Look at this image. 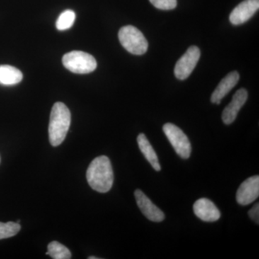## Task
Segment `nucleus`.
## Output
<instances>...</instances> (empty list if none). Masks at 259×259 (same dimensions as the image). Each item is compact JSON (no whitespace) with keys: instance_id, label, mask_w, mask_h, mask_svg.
<instances>
[{"instance_id":"f257e3e1","label":"nucleus","mask_w":259,"mask_h":259,"mask_svg":"<svg viewBox=\"0 0 259 259\" xmlns=\"http://www.w3.org/2000/svg\"><path fill=\"white\" fill-rule=\"evenodd\" d=\"M87 180L92 189L100 193L111 190L114 174L109 158L105 156L95 158L88 167Z\"/></svg>"},{"instance_id":"f03ea898","label":"nucleus","mask_w":259,"mask_h":259,"mask_svg":"<svg viewBox=\"0 0 259 259\" xmlns=\"http://www.w3.org/2000/svg\"><path fill=\"white\" fill-rule=\"evenodd\" d=\"M71 125V112L62 102H56L51 110L49 122V141L56 147L64 141Z\"/></svg>"},{"instance_id":"7ed1b4c3","label":"nucleus","mask_w":259,"mask_h":259,"mask_svg":"<svg viewBox=\"0 0 259 259\" xmlns=\"http://www.w3.org/2000/svg\"><path fill=\"white\" fill-rule=\"evenodd\" d=\"M118 37L121 45L131 54L143 55L148 51V44L144 34L133 25H126L120 28Z\"/></svg>"},{"instance_id":"20e7f679","label":"nucleus","mask_w":259,"mask_h":259,"mask_svg":"<svg viewBox=\"0 0 259 259\" xmlns=\"http://www.w3.org/2000/svg\"><path fill=\"white\" fill-rule=\"evenodd\" d=\"M63 65L74 74L93 72L97 68V61L93 56L83 51H74L63 56Z\"/></svg>"},{"instance_id":"39448f33","label":"nucleus","mask_w":259,"mask_h":259,"mask_svg":"<svg viewBox=\"0 0 259 259\" xmlns=\"http://www.w3.org/2000/svg\"><path fill=\"white\" fill-rule=\"evenodd\" d=\"M163 131L174 149L181 158L187 159L190 157L192 146L190 140L180 127L175 124L168 122L163 125Z\"/></svg>"},{"instance_id":"423d86ee","label":"nucleus","mask_w":259,"mask_h":259,"mask_svg":"<svg viewBox=\"0 0 259 259\" xmlns=\"http://www.w3.org/2000/svg\"><path fill=\"white\" fill-rule=\"evenodd\" d=\"M200 58V50L198 47H191L177 61L175 68V74L177 79H187L197 66Z\"/></svg>"},{"instance_id":"0eeeda50","label":"nucleus","mask_w":259,"mask_h":259,"mask_svg":"<svg viewBox=\"0 0 259 259\" xmlns=\"http://www.w3.org/2000/svg\"><path fill=\"white\" fill-rule=\"evenodd\" d=\"M259 196V177H250L245 180L238 189L236 200L241 205H248L258 199Z\"/></svg>"},{"instance_id":"6e6552de","label":"nucleus","mask_w":259,"mask_h":259,"mask_svg":"<svg viewBox=\"0 0 259 259\" xmlns=\"http://www.w3.org/2000/svg\"><path fill=\"white\" fill-rule=\"evenodd\" d=\"M259 9V0H245L240 3L230 15V22L240 25L249 20Z\"/></svg>"},{"instance_id":"1a4fd4ad","label":"nucleus","mask_w":259,"mask_h":259,"mask_svg":"<svg viewBox=\"0 0 259 259\" xmlns=\"http://www.w3.org/2000/svg\"><path fill=\"white\" fill-rule=\"evenodd\" d=\"M134 195L140 209L149 221L159 223L165 219L164 213L156 207L142 191L136 190Z\"/></svg>"},{"instance_id":"9d476101","label":"nucleus","mask_w":259,"mask_h":259,"mask_svg":"<svg viewBox=\"0 0 259 259\" xmlns=\"http://www.w3.org/2000/svg\"><path fill=\"white\" fill-rule=\"evenodd\" d=\"M248 92L243 88L240 89L234 94L231 103L223 110L222 119L226 125L234 122L241 107L248 100Z\"/></svg>"},{"instance_id":"9b49d317","label":"nucleus","mask_w":259,"mask_h":259,"mask_svg":"<svg viewBox=\"0 0 259 259\" xmlns=\"http://www.w3.org/2000/svg\"><path fill=\"white\" fill-rule=\"evenodd\" d=\"M193 210L195 215L204 222H215L221 216L217 206L207 198H201L196 201Z\"/></svg>"},{"instance_id":"f8f14e48","label":"nucleus","mask_w":259,"mask_h":259,"mask_svg":"<svg viewBox=\"0 0 259 259\" xmlns=\"http://www.w3.org/2000/svg\"><path fill=\"white\" fill-rule=\"evenodd\" d=\"M239 79L240 75L236 71H232L225 76L213 92L211 96V102L220 105L223 99L236 87Z\"/></svg>"},{"instance_id":"ddd939ff","label":"nucleus","mask_w":259,"mask_h":259,"mask_svg":"<svg viewBox=\"0 0 259 259\" xmlns=\"http://www.w3.org/2000/svg\"><path fill=\"white\" fill-rule=\"evenodd\" d=\"M137 142L141 153L144 154L145 158L149 162L151 166L156 171H161V166L156 151L153 149V146L150 144L146 136L144 134L139 135L137 138Z\"/></svg>"},{"instance_id":"4468645a","label":"nucleus","mask_w":259,"mask_h":259,"mask_svg":"<svg viewBox=\"0 0 259 259\" xmlns=\"http://www.w3.org/2000/svg\"><path fill=\"white\" fill-rule=\"evenodd\" d=\"M23 73L14 66L0 65V84H17L23 80Z\"/></svg>"},{"instance_id":"2eb2a0df","label":"nucleus","mask_w":259,"mask_h":259,"mask_svg":"<svg viewBox=\"0 0 259 259\" xmlns=\"http://www.w3.org/2000/svg\"><path fill=\"white\" fill-rule=\"evenodd\" d=\"M46 255H50L54 259H69L71 253L69 248L57 241H52L48 245V252Z\"/></svg>"},{"instance_id":"dca6fc26","label":"nucleus","mask_w":259,"mask_h":259,"mask_svg":"<svg viewBox=\"0 0 259 259\" xmlns=\"http://www.w3.org/2000/svg\"><path fill=\"white\" fill-rule=\"evenodd\" d=\"M75 19L76 14L73 10H65L56 20V28L59 30H66L71 28L74 25Z\"/></svg>"},{"instance_id":"f3484780","label":"nucleus","mask_w":259,"mask_h":259,"mask_svg":"<svg viewBox=\"0 0 259 259\" xmlns=\"http://www.w3.org/2000/svg\"><path fill=\"white\" fill-rule=\"evenodd\" d=\"M21 229V226L18 223L0 222V240L11 238L18 234Z\"/></svg>"},{"instance_id":"a211bd4d","label":"nucleus","mask_w":259,"mask_h":259,"mask_svg":"<svg viewBox=\"0 0 259 259\" xmlns=\"http://www.w3.org/2000/svg\"><path fill=\"white\" fill-rule=\"evenodd\" d=\"M151 4L162 10H170L176 8L177 5V0H149Z\"/></svg>"},{"instance_id":"6ab92c4d","label":"nucleus","mask_w":259,"mask_h":259,"mask_svg":"<svg viewBox=\"0 0 259 259\" xmlns=\"http://www.w3.org/2000/svg\"><path fill=\"white\" fill-rule=\"evenodd\" d=\"M258 203H256L250 209L248 212V215L251 218L255 223L259 224V205Z\"/></svg>"},{"instance_id":"aec40b11","label":"nucleus","mask_w":259,"mask_h":259,"mask_svg":"<svg viewBox=\"0 0 259 259\" xmlns=\"http://www.w3.org/2000/svg\"><path fill=\"white\" fill-rule=\"evenodd\" d=\"M89 259H99V258H97V257L95 256H90L89 257Z\"/></svg>"}]
</instances>
